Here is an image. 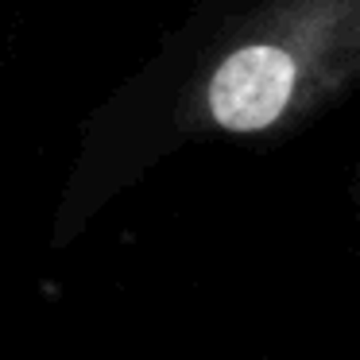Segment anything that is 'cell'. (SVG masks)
Listing matches in <instances>:
<instances>
[{
  "label": "cell",
  "instance_id": "6da1fadb",
  "mask_svg": "<svg viewBox=\"0 0 360 360\" xmlns=\"http://www.w3.org/2000/svg\"><path fill=\"white\" fill-rule=\"evenodd\" d=\"M337 0H306L287 12L271 35H252L236 43L205 78L202 112L213 128L233 136H256L279 128L314 82V66L329 51L326 16ZM321 66V63H318Z\"/></svg>",
  "mask_w": 360,
  "mask_h": 360
}]
</instances>
